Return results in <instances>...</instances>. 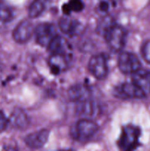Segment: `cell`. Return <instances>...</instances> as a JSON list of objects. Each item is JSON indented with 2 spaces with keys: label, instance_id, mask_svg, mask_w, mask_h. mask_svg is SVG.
<instances>
[{
  "label": "cell",
  "instance_id": "d6986e66",
  "mask_svg": "<svg viewBox=\"0 0 150 151\" xmlns=\"http://www.w3.org/2000/svg\"><path fill=\"white\" fill-rule=\"evenodd\" d=\"M13 19V12L11 7L4 1H0V21L9 22Z\"/></svg>",
  "mask_w": 150,
  "mask_h": 151
},
{
  "label": "cell",
  "instance_id": "7a4b0ae2",
  "mask_svg": "<svg viewBox=\"0 0 150 151\" xmlns=\"http://www.w3.org/2000/svg\"><path fill=\"white\" fill-rule=\"evenodd\" d=\"M140 136L141 130L138 127L132 125H126L122 128L118 145L121 150L126 151L135 150L139 145Z\"/></svg>",
  "mask_w": 150,
  "mask_h": 151
},
{
  "label": "cell",
  "instance_id": "6da1fadb",
  "mask_svg": "<svg viewBox=\"0 0 150 151\" xmlns=\"http://www.w3.org/2000/svg\"><path fill=\"white\" fill-rule=\"evenodd\" d=\"M103 32L104 39L112 51L118 52L123 50L126 44V32L122 27L112 24Z\"/></svg>",
  "mask_w": 150,
  "mask_h": 151
},
{
  "label": "cell",
  "instance_id": "ba28073f",
  "mask_svg": "<svg viewBox=\"0 0 150 151\" xmlns=\"http://www.w3.org/2000/svg\"><path fill=\"white\" fill-rule=\"evenodd\" d=\"M33 24L28 20H23L19 22L13 32V37L15 41L19 44H25L29 41L34 34Z\"/></svg>",
  "mask_w": 150,
  "mask_h": 151
},
{
  "label": "cell",
  "instance_id": "277c9868",
  "mask_svg": "<svg viewBox=\"0 0 150 151\" xmlns=\"http://www.w3.org/2000/svg\"><path fill=\"white\" fill-rule=\"evenodd\" d=\"M118 66L122 73L132 75L141 69V63L136 55L128 52H122L118 58Z\"/></svg>",
  "mask_w": 150,
  "mask_h": 151
},
{
  "label": "cell",
  "instance_id": "8992f818",
  "mask_svg": "<svg viewBox=\"0 0 150 151\" xmlns=\"http://www.w3.org/2000/svg\"><path fill=\"white\" fill-rule=\"evenodd\" d=\"M34 35L37 43L42 47H47L51 40L56 35V29L53 24L50 23L38 24L34 29Z\"/></svg>",
  "mask_w": 150,
  "mask_h": 151
},
{
  "label": "cell",
  "instance_id": "30bf717a",
  "mask_svg": "<svg viewBox=\"0 0 150 151\" xmlns=\"http://www.w3.org/2000/svg\"><path fill=\"white\" fill-rule=\"evenodd\" d=\"M60 30L66 35L74 36L80 34L84 29V27L76 19L69 17H63L58 22Z\"/></svg>",
  "mask_w": 150,
  "mask_h": 151
},
{
  "label": "cell",
  "instance_id": "4fadbf2b",
  "mask_svg": "<svg viewBox=\"0 0 150 151\" xmlns=\"http://www.w3.org/2000/svg\"><path fill=\"white\" fill-rule=\"evenodd\" d=\"M70 61V57L63 55H51L49 59V64L51 72L58 75L68 68Z\"/></svg>",
  "mask_w": 150,
  "mask_h": 151
},
{
  "label": "cell",
  "instance_id": "ac0fdd59",
  "mask_svg": "<svg viewBox=\"0 0 150 151\" xmlns=\"http://www.w3.org/2000/svg\"><path fill=\"white\" fill-rule=\"evenodd\" d=\"M84 3L82 0H70L63 6V12L69 15L72 12H80L83 10Z\"/></svg>",
  "mask_w": 150,
  "mask_h": 151
},
{
  "label": "cell",
  "instance_id": "ffe728a7",
  "mask_svg": "<svg viewBox=\"0 0 150 151\" xmlns=\"http://www.w3.org/2000/svg\"><path fill=\"white\" fill-rule=\"evenodd\" d=\"M141 54L144 60L150 64V40H147L141 47Z\"/></svg>",
  "mask_w": 150,
  "mask_h": 151
},
{
  "label": "cell",
  "instance_id": "9c48e42d",
  "mask_svg": "<svg viewBox=\"0 0 150 151\" xmlns=\"http://www.w3.org/2000/svg\"><path fill=\"white\" fill-rule=\"evenodd\" d=\"M49 134V130L46 128L35 131L26 136L24 142L26 146L30 148L39 149L42 147L48 141Z\"/></svg>",
  "mask_w": 150,
  "mask_h": 151
},
{
  "label": "cell",
  "instance_id": "44dd1931",
  "mask_svg": "<svg viewBox=\"0 0 150 151\" xmlns=\"http://www.w3.org/2000/svg\"><path fill=\"white\" fill-rule=\"evenodd\" d=\"M8 119L6 117L4 114L1 111H0V132H2L6 129L7 125H8Z\"/></svg>",
  "mask_w": 150,
  "mask_h": 151
},
{
  "label": "cell",
  "instance_id": "8fae6325",
  "mask_svg": "<svg viewBox=\"0 0 150 151\" xmlns=\"http://www.w3.org/2000/svg\"><path fill=\"white\" fill-rule=\"evenodd\" d=\"M51 55H63L71 58L70 44L62 36L56 35L47 47Z\"/></svg>",
  "mask_w": 150,
  "mask_h": 151
},
{
  "label": "cell",
  "instance_id": "2e32d148",
  "mask_svg": "<svg viewBox=\"0 0 150 151\" xmlns=\"http://www.w3.org/2000/svg\"><path fill=\"white\" fill-rule=\"evenodd\" d=\"M49 0H34L29 5L28 15L31 19H35L41 16L45 10Z\"/></svg>",
  "mask_w": 150,
  "mask_h": 151
},
{
  "label": "cell",
  "instance_id": "52a82bcc",
  "mask_svg": "<svg viewBox=\"0 0 150 151\" xmlns=\"http://www.w3.org/2000/svg\"><path fill=\"white\" fill-rule=\"evenodd\" d=\"M116 96L127 99H143L146 97V93L138 86L132 83H124L116 87Z\"/></svg>",
  "mask_w": 150,
  "mask_h": 151
},
{
  "label": "cell",
  "instance_id": "e0dca14e",
  "mask_svg": "<svg viewBox=\"0 0 150 151\" xmlns=\"http://www.w3.org/2000/svg\"><path fill=\"white\" fill-rule=\"evenodd\" d=\"M13 125L19 128H24L28 125V118L24 112L21 110H16L11 116Z\"/></svg>",
  "mask_w": 150,
  "mask_h": 151
},
{
  "label": "cell",
  "instance_id": "3957f363",
  "mask_svg": "<svg viewBox=\"0 0 150 151\" xmlns=\"http://www.w3.org/2000/svg\"><path fill=\"white\" fill-rule=\"evenodd\" d=\"M99 125L88 118L80 119L75 125L72 134L75 139L86 142L91 139L98 131Z\"/></svg>",
  "mask_w": 150,
  "mask_h": 151
},
{
  "label": "cell",
  "instance_id": "9a60e30c",
  "mask_svg": "<svg viewBox=\"0 0 150 151\" xmlns=\"http://www.w3.org/2000/svg\"><path fill=\"white\" fill-rule=\"evenodd\" d=\"M76 111L81 116H92L96 114L97 112V106L94 102L90 100H85V101L78 103L77 107H76Z\"/></svg>",
  "mask_w": 150,
  "mask_h": 151
},
{
  "label": "cell",
  "instance_id": "5b68a950",
  "mask_svg": "<svg viewBox=\"0 0 150 151\" xmlns=\"http://www.w3.org/2000/svg\"><path fill=\"white\" fill-rule=\"evenodd\" d=\"M88 70L97 80H103L108 74L107 58L102 54L92 56L88 62Z\"/></svg>",
  "mask_w": 150,
  "mask_h": 151
},
{
  "label": "cell",
  "instance_id": "7c38bea8",
  "mask_svg": "<svg viewBox=\"0 0 150 151\" xmlns=\"http://www.w3.org/2000/svg\"><path fill=\"white\" fill-rule=\"evenodd\" d=\"M68 94L70 100L78 103L90 100L91 97V90L87 85L76 84L69 88Z\"/></svg>",
  "mask_w": 150,
  "mask_h": 151
},
{
  "label": "cell",
  "instance_id": "5bb4252c",
  "mask_svg": "<svg viewBox=\"0 0 150 151\" xmlns=\"http://www.w3.org/2000/svg\"><path fill=\"white\" fill-rule=\"evenodd\" d=\"M134 83L144 90L146 93L150 92V71L140 69L132 75Z\"/></svg>",
  "mask_w": 150,
  "mask_h": 151
}]
</instances>
